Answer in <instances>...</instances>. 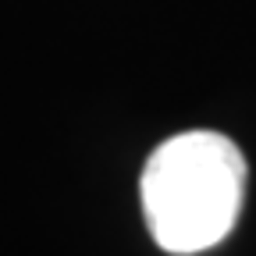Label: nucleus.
Segmentation results:
<instances>
[{
    "instance_id": "nucleus-1",
    "label": "nucleus",
    "mask_w": 256,
    "mask_h": 256,
    "mask_svg": "<svg viewBox=\"0 0 256 256\" xmlns=\"http://www.w3.org/2000/svg\"><path fill=\"white\" fill-rule=\"evenodd\" d=\"M142 217L153 242L192 256L228 238L246 196V156L220 132H182L142 168Z\"/></svg>"
}]
</instances>
